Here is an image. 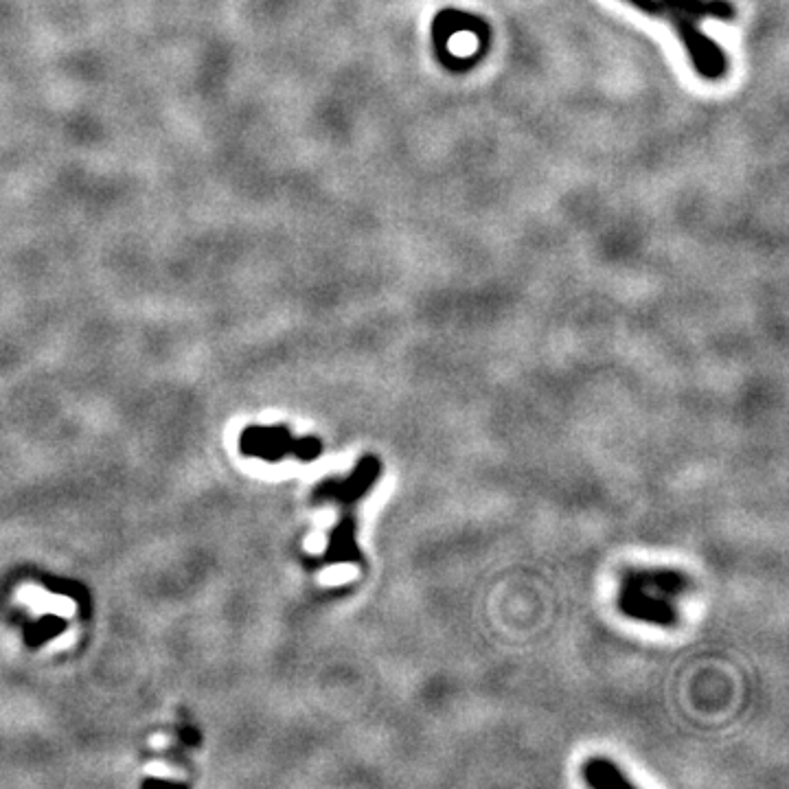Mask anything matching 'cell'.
<instances>
[{"label": "cell", "mask_w": 789, "mask_h": 789, "mask_svg": "<svg viewBox=\"0 0 789 789\" xmlns=\"http://www.w3.org/2000/svg\"><path fill=\"white\" fill-rule=\"evenodd\" d=\"M583 781L597 789L632 787V781L627 779L619 765L608 759H590L586 765H583Z\"/></svg>", "instance_id": "cell-4"}, {"label": "cell", "mask_w": 789, "mask_h": 789, "mask_svg": "<svg viewBox=\"0 0 789 789\" xmlns=\"http://www.w3.org/2000/svg\"><path fill=\"white\" fill-rule=\"evenodd\" d=\"M686 581L671 570L630 573L623 581L619 608L636 621L654 625H676L678 610L671 603L684 590Z\"/></svg>", "instance_id": "cell-2"}, {"label": "cell", "mask_w": 789, "mask_h": 789, "mask_svg": "<svg viewBox=\"0 0 789 789\" xmlns=\"http://www.w3.org/2000/svg\"><path fill=\"white\" fill-rule=\"evenodd\" d=\"M382 474V463L375 459V456H364L358 463L356 472L347 478L345 483H334L331 485V496H336L345 502H356L360 500L367 491L375 485V480Z\"/></svg>", "instance_id": "cell-3"}, {"label": "cell", "mask_w": 789, "mask_h": 789, "mask_svg": "<svg viewBox=\"0 0 789 789\" xmlns=\"http://www.w3.org/2000/svg\"><path fill=\"white\" fill-rule=\"evenodd\" d=\"M630 3L647 11V14L662 16L673 22V27L678 29L686 49H689L697 73L711 79H717L726 73L724 51L711 40H706L704 33L700 36L697 22L704 20V16H719L728 20L735 14L733 5L724 3V0H630Z\"/></svg>", "instance_id": "cell-1"}]
</instances>
